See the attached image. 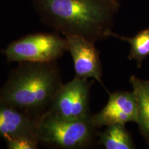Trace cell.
Listing matches in <instances>:
<instances>
[{
	"mask_svg": "<svg viewBox=\"0 0 149 149\" xmlns=\"http://www.w3.org/2000/svg\"><path fill=\"white\" fill-rule=\"evenodd\" d=\"M67 51L66 38L56 32L27 35L11 42L3 53L9 62H52Z\"/></svg>",
	"mask_w": 149,
	"mask_h": 149,
	"instance_id": "277c9868",
	"label": "cell"
},
{
	"mask_svg": "<svg viewBox=\"0 0 149 149\" xmlns=\"http://www.w3.org/2000/svg\"><path fill=\"white\" fill-rule=\"evenodd\" d=\"M92 116L81 120H67L45 114L38 120L40 143L55 148L80 149L90 146L98 135Z\"/></svg>",
	"mask_w": 149,
	"mask_h": 149,
	"instance_id": "3957f363",
	"label": "cell"
},
{
	"mask_svg": "<svg viewBox=\"0 0 149 149\" xmlns=\"http://www.w3.org/2000/svg\"><path fill=\"white\" fill-rule=\"evenodd\" d=\"M63 84L57 61L19 63L0 89V102L39 120Z\"/></svg>",
	"mask_w": 149,
	"mask_h": 149,
	"instance_id": "7a4b0ae2",
	"label": "cell"
},
{
	"mask_svg": "<svg viewBox=\"0 0 149 149\" xmlns=\"http://www.w3.org/2000/svg\"><path fill=\"white\" fill-rule=\"evenodd\" d=\"M92 121L98 128L113 124H126L128 122L137 124V104L133 91L109 93L107 105L97 113L92 115Z\"/></svg>",
	"mask_w": 149,
	"mask_h": 149,
	"instance_id": "52a82bcc",
	"label": "cell"
},
{
	"mask_svg": "<svg viewBox=\"0 0 149 149\" xmlns=\"http://www.w3.org/2000/svg\"><path fill=\"white\" fill-rule=\"evenodd\" d=\"M109 37H115L129 43L130 45L128 59L136 61L137 66L141 68L143 61L149 55V28L143 30L133 37H126L110 32Z\"/></svg>",
	"mask_w": 149,
	"mask_h": 149,
	"instance_id": "8fae6325",
	"label": "cell"
},
{
	"mask_svg": "<svg viewBox=\"0 0 149 149\" xmlns=\"http://www.w3.org/2000/svg\"><path fill=\"white\" fill-rule=\"evenodd\" d=\"M5 141L9 149H37L40 143L36 139L28 137H15Z\"/></svg>",
	"mask_w": 149,
	"mask_h": 149,
	"instance_id": "7c38bea8",
	"label": "cell"
},
{
	"mask_svg": "<svg viewBox=\"0 0 149 149\" xmlns=\"http://www.w3.org/2000/svg\"><path fill=\"white\" fill-rule=\"evenodd\" d=\"M110 1H117V0H110Z\"/></svg>",
	"mask_w": 149,
	"mask_h": 149,
	"instance_id": "4fadbf2b",
	"label": "cell"
},
{
	"mask_svg": "<svg viewBox=\"0 0 149 149\" xmlns=\"http://www.w3.org/2000/svg\"><path fill=\"white\" fill-rule=\"evenodd\" d=\"M94 81L74 77L63 84L46 114L67 120H81L92 116L90 93Z\"/></svg>",
	"mask_w": 149,
	"mask_h": 149,
	"instance_id": "5b68a950",
	"label": "cell"
},
{
	"mask_svg": "<svg viewBox=\"0 0 149 149\" xmlns=\"http://www.w3.org/2000/svg\"><path fill=\"white\" fill-rule=\"evenodd\" d=\"M0 137H28L40 141L38 120L0 102Z\"/></svg>",
	"mask_w": 149,
	"mask_h": 149,
	"instance_id": "ba28073f",
	"label": "cell"
},
{
	"mask_svg": "<svg viewBox=\"0 0 149 149\" xmlns=\"http://www.w3.org/2000/svg\"><path fill=\"white\" fill-rule=\"evenodd\" d=\"M98 144L107 149L135 148L133 138L125 127V124H113L98 133Z\"/></svg>",
	"mask_w": 149,
	"mask_h": 149,
	"instance_id": "30bf717a",
	"label": "cell"
},
{
	"mask_svg": "<svg viewBox=\"0 0 149 149\" xmlns=\"http://www.w3.org/2000/svg\"><path fill=\"white\" fill-rule=\"evenodd\" d=\"M40 19L55 32L95 43L109 37L120 3L110 0H32Z\"/></svg>",
	"mask_w": 149,
	"mask_h": 149,
	"instance_id": "6da1fadb",
	"label": "cell"
},
{
	"mask_svg": "<svg viewBox=\"0 0 149 149\" xmlns=\"http://www.w3.org/2000/svg\"><path fill=\"white\" fill-rule=\"evenodd\" d=\"M130 83L137 101V124L141 133L149 141V81L133 75L130 78Z\"/></svg>",
	"mask_w": 149,
	"mask_h": 149,
	"instance_id": "9c48e42d",
	"label": "cell"
},
{
	"mask_svg": "<svg viewBox=\"0 0 149 149\" xmlns=\"http://www.w3.org/2000/svg\"><path fill=\"white\" fill-rule=\"evenodd\" d=\"M65 38L68 51L73 61L75 77L93 78L103 84L100 51L96 48L95 43L77 35H68Z\"/></svg>",
	"mask_w": 149,
	"mask_h": 149,
	"instance_id": "8992f818",
	"label": "cell"
}]
</instances>
